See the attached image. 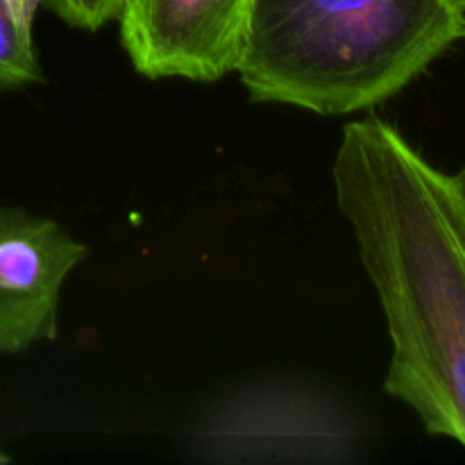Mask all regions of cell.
Segmentation results:
<instances>
[{
	"label": "cell",
	"instance_id": "6da1fadb",
	"mask_svg": "<svg viewBox=\"0 0 465 465\" xmlns=\"http://www.w3.org/2000/svg\"><path fill=\"white\" fill-rule=\"evenodd\" d=\"M334 186L384 309L386 393L465 450V171L371 116L343 127Z\"/></svg>",
	"mask_w": 465,
	"mask_h": 465
},
{
	"label": "cell",
	"instance_id": "7a4b0ae2",
	"mask_svg": "<svg viewBox=\"0 0 465 465\" xmlns=\"http://www.w3.org/2000/svg\"><path fill=\"white\" fill-rule=\"evenodd\" d=\"M463 36L452 0H252L236 71L257 103L343 116L393 98Z\"/></svg>",
	"mask_w": 465,
	"mask_h": 465
},
{
	"label": "cell",
	"instance_id": "3957f363",
	"mask_svg": "<svg viewBox=\"0 0 465 465\" xmlns=\"http://www.w3.org/2000/svg\"><path fill=\"white\" fill-rule=\"evenodd\" d=\"M252 0H123L121 41L145 77L213 82L236 71Z\"/></svg>",
	"mask_w": 465,
	"mask_h": 465
},
{
	"label": "cell",
	"instance_id": "277c9868",
	"mask_svg": "<svg viewBox=\"0 0 465 465\" xmlns=\"http://www.w3.org/2000/svg\"><path fill=\"white\" fill-rule=\"evenodd\" d=\"M86 245L53 218L0 207V352L57 336L59 293Z\"/></svg>",
	"mask_w": 465,
	"mask_h": 465
},
{
	"label": "cell",
	"instance_id": "5b68a950",
	"mask_svg": "<svg viewBox=\"0 0 465 465\" xmlns=\"http://www.w3.org/2000/svg\"><path fill=\"white\" fill-rule=\"evenodd\" d=\"M44 0H0V91L41 82L35 16Z\"/></svg>",
	"mask_w": 465,
	"mask_h": 465
},
{
	"label": "cell",
	"instance_id": "8992f818",
	"mask_svg": "<svg viewBox=\"0 0 465 465\" xmlns=\"http://www.w3.org/2000/svg\"><path fill=\"white\" fill-rule=\"evenodd\" d=\"M44 3L68 25L94 32L118 16L123 0H44Z\"/></svg>",
	"mask_w": 465,
	"mask_h": 465
},
{
	"label": "cell",
	"instance_id": "52a82bcc",
	"mask_svg": "<svg viewBox=\"0 0 465 465\" xmlns=\"http://www.w3.org/2000/svg\"><path fill=\"white\" fill-rule=\"evenodd\" d=\"M452 5L457 7V12L465 18V0H452Z\"/></svg>",
	"mask_w": 465,
	"mask_h": 465
},
{
	"label": "cell",
	"instance_id": "ba28073f",
	"mask_svg": "<svg viewBox=\"0 0 465 465\" xmlns=\"http://www.w3.org/2000/svg\"><path fill=\"white\" fill-rule=\"evenodd\" d=\"M9 461V459L7 457H5V454L3 452H0V465H3V463H7Z\"/></svg>",
	"mask_w": 465,
	"mask_h": 465
}]
</instances>
